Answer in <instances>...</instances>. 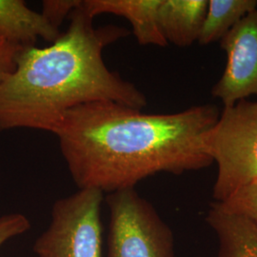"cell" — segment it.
<instances>
[{
  "label": "cell",
  "instance_id": "12",
  "mask_svg": "<svg viewBox=\"0 0 257 257\" xmlns=\"http://www.w3.org/2000/svg\"><path fill=\"white\" fill-rule=\"evenodd\" d=\"M215 203L223 211L244 216L257 226V179L241 187L226 200Z\"/></svg>",
  "mask_w": 257,
  "mask_h": 257
},
{
  "label": "cell",
  "instance_id": "4",
  "mask_svg": "<svg viewBox=\"0 0 257 257\" xmlns=\"http://www.w3.org/2000/svg\"><path fill=\"white\" fill-rule=\"evenodd\" d=\"M104 198L99 190L79 189L56 200L48 228L33 246L34 252L38 257H102Z\"/></svg>",
  "mask_w": 257,
  "mask_h": 257
},
{
  "label": "cell",
  "instance_id": "3",
  "mask_svg": "<svg viewBox=\"0 0 257 257\" xmlns=\"http://www.w3.org/2000/svg\"><path fill=\"white\" fill-rule=\"evenodd\" d=\"M207 151L217 166L212 188L216 202L257 179V100L224 107L208 136Z\"/></svg>",
  "mask_w": 257,
  "mask_h": 257
},
{
  "label": "cell",
  "instance_id": "10",
  "mask_svg": "<svg viewBox=\"0 0 257 257\" xmlns=\"http://www.w3.org/2000/svg\"><path fill=\"white\" fill-rule=\"evenodd\" d=\"M214 230L219 249L217 257H257V226L244 216L223 211L212 203L206 217Z\"/></svg>",
  "mask_w": 257,
  "mask_h": 257
},
{
  "label": "cell",
  "instance_id": "13",
  "mask_svg": "<svg viewBox=\"0 0 257 257\" xmlns=\"http://www.w3.org/2000/svg\"><path fill=\"white\" fill-rule=\"evenodd\" d=\"M81 0H44L42 2V16L56 29H60L65 19H69L74 10L80 5Z\"/></svg>",
  "mask_w": 257,
  "mask_h": 257
},
{
  "label": "cell",
  "instance_id": "7",
  "mask_svg": "<svg viewBox=\"0 0 257 257\" xmlns=\"http://www.w3.org/2000/svg\"><path fill=\"white\" fill-rule=\"evenodd\" d=\"M161 0H81L80 9L94 19L100 15H114L127 19L134 36L142 46L166 47L159 22Z\"/></svg>",
  "mask_w": 257,
  "mask_h": 257
},
{
  "label": "cell",
  "instance_id": "8",
  "mask_svg": "<svg viewBox=\"0 0 257 257\" xmlns=\"http://www.w3.org/2000/svg\"><path fill=\"white\" fill-rule=\"evenodd\" d=\"M41 13L30 9L23 0H0V37L21 49L37 47L39 38L51 44L61 37Z\"/></svg>",
  "mask_w": 257,
  "mask_h": 257
},
{
  "label": "cell",
  "instance_id": "14",
  "mask_svg": "<svg viewBox=\"0 0 257 257\" xmlns=\"http://www.w3.org/2000/svg\"><path fill=\"white\" fill-rule=\"evenodd\" d=\"M31 229V223L24 214L10 213L0 217V247L10 239L21 235Z\"/></svg>",
  "mask_w": 257,
  "mask_h": 257
},
{
  "label": "cell",
  "instance_id": "5",
  "mask_svg": "<svg viewBox=\"0 0 257 257\" xmlns=\"http://www.w3.org/2000/svg\"><path fill=\"white\" fill-rule=\"evenodd\" d=\"M107 257H175L173 230L136 189L108 193Z\"/></svg>",
  "mask_w": 257,
  "mask_h": 257
},
{
  "label": "cell",
  "instance_id": "1",
  "mask_svg": "<svg viewBox=\"0 0 257 257\" xmlns=\"http://www.w3.org/2000/svg\"><path fill=\"white\" fill-rule=\"evenodd\" d=\"M219 114L213 104L144 113L92 102L69 110L54 135L77 187L110 193L160 173L182 175L213 164L207 140Z\"/></svg>",
  "mask_w": 257,
  "mask_h": 257
},
{
  "label": "cell",
  "instance_id": "11",
  "mask_svg": "<svg viewBox=\"0 0 257 257\" xmlns=\"http://www.w3.org/2000/svg\"><path fill=\"white\" fill-rule=\"evenodd\" d=\"M257 9V0H209L198 42L207 46L220 42L231 29Z\"/></svg>",
  "mask_w": 257,
  "mask_h": 257
},
{
  "label": "cell",
  "instance_id": "2",
  "mask_svg": "<svg viewBox=\"0 0 257 257\" xmlns=\"http://www.w3.org/2000/svg\"><path fill=\"white\" fill-rule=\"evenodd\" d=\"M69 19L50 46L22 50L16 70L0 81V133L32 128L54 135L69 110L92 102L147 106L145 94L104 61V50L128 37V30L95 27L80 5Z\"/></svg>",
  "mask_w": 257,
  "mask_h": 257
},
{
  "label": "cell",
  "instance_id": "6",
  "mask_svg": "<svg viewBox=\"0 0 257 257\" xmlns=\"http://www.w3.org/2000/svg\"><path fill=\"white\" fill-rule=\"evenodd\" d=\"M220 47L227 61L212 97L226 107L257 95V9L223 37Z\"/></svg>",
  "mask_w": 257,
  "mask_h": 257
},
{
  "label": "cell",
  "instance_id": "15",
  "mask_svg": "<svg viewBox=\"0 0 257 257\" xmlns=\"http://www.w3.org/2000/svg\"><path fill=\"white\" fill-rule=\"evenodd\" d=\"M22 50L0 37V81L16 70L17 58Z\"/></svg>",
  "mask_w": 257,
  "mask_h": 257
},
{
  "label": "cell",
  "instance_id": "9",
  "mask_svg": "<svg viewBox=\"0 0 257 257\" xmlns=\"http://www.w3.org/2000/svg\"><path fill=\"white\" fill-rule=\"evenodd\" d=\"M209 0H161L160 28L167 43L189 47L198 42Z\"/></svg>",
  "mask_w": 257,
  "mask_h": 257
}]
</instances>
